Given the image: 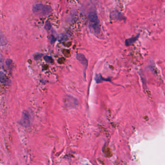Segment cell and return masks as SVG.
Segmentation results:
<instances>
[{
  "instance_id": "cell-9",
  "label": "cell",
  "mask_w": 165,
  "mask_h": 165,
  "mask_svg": "<svg viewBox=\"0 0 165 165\" xmlns=\"http://www.w3.org/2000/svg\"><path fill=\"white\" fill-rule=\"evenodd\" d=\"M50 43H52V44H53V43H54V42L56 41V38H55L53 36H50Z\"/></svg>"
},
{
  "instance_id": "cell-8",
  "label": "cell",
  "mask_w": 165,
  "mask_h": 165,
  "mask_svg": "<svg viewBox=\"0 0 165 165\" xmlns=\"http://www.w3.org/2000/svg\"><path fill=\"white\" fill-rule=\"evenodd\" d=\"M50 28H51V25H50V23L49 22H46L45 26V29L46 30H49Z\"/></svg>"
},
{
  "instance_id": "cell-5",
  "label": "cell",
  "mask_w": 165,
  "mask_h": 165,
  "mask_svg": "<svg viewBox=\"0 0 165 165\" xmlns=\"http://www.w3.org/2000/svg\"><path fill=\"white\" fill-rule=\"evenodd\" d=\"M76 58H77V59L78 61L80 62L81 64V65H83V66L84 67V76H85V73L86 70L87 69V66H88V60L86 58L84 55L81 54V53H78V54L77 56H76Z\"/></svg>"
},
{
  "instance_id": "cell-10",
  "label": "cell",
  "mask_w": 165,
  "mask_h": 165,
  "mask_svg": "<svg viewBox=\"0 0 165 165\" xmlns=\"http://www.w3.org/2000/svg\"><path fill=\"white\" fill-rule=\"evenodd\" d=\"M42 56V54H38L35 55L34 56V59L36 60H38L40 59L41 58Z\"/></svg>"
},
{
  "instance_id": "cell-7",
  "label": "cell",
  "mask_w": 165,
  "mask_h": 165,
  "mask_svg": "<svg viewBox=\"0 0 165 165\" xmlns=\"http://www.w3.org/2000/svg\"><path fill=\"white\" fill-rule=\"evenodd\" d=\"M44 60H45V61L49 63H52L53 62L52 58L51 57L49 56H45L44 57Z\"/></svg>"
},
{
  "instance_id": "cell-4",
  "label": "cell",
  "mask_w": 165,
  "mask_h": 165,
  "mask_svg": "<svg viewBox=\"0 0 165 165\" xmlns=\"http://www.w3.org/2000/svg\"><path fill=\"white\" fill-rule=\"evenodd\" d=\"M77 100L71 96L66 97L65 99V104L66 106L70 108H74L77 106Z\"/></svg>"
},
{
  "instance_id": "cell-2",
  "label": "cell",
  "mask_w": 165,
  "mask_h": 165,
  "mask_svg": "<svg viewBox=\"0 0 165 165\" xmlns=\"http://www.w3.org/2000/svg\"><path fill=\"white\" fill-rule=\"evenodd\" d=\"M33 11L34 14L41 16H46L52 12V9L49 5L43 4H37L33 8Z\"/></svg>"
},
{
  "instance_id": "cell-1",
  "label": "cell",
  "mask_w": 165,
  "mask_h": 165,
  "mask_svg": "<svg viewBox=\"0 0 165 165\" xmlns=\"http://www.w3.org/2000/svg\"><path fill=\"white\" fill-rule=\"evenodd\" d=\"M88 20L89 21L90 27L93 29L96 34L100 32V25L98 16L94 12H91L88 15Z\"/></svg>"
},
{
  "instance_id": "cell-6",
  "label": "cell",
  "mask_w": 165,
  "mask_h": 165,
  "mask_svg": "<svg viewBox=\"0 0 165 165\" xmlns=\"http://www.w3.org/2000/svg\"><path fill=\"white\" fill-rule=\"evenodd\" d=\"M1 81L2 83H6V84H9V82H10L9 81L8 78L6 77L5 74H4L3 72L1 73Z\"/></svg>"
},
{
  "instance_id": "cell-3",
  "label": "cell",
  "mask_w": 165,
  "mask_h": 165,
  "mask_svg": "<svg viewBox=\"0 0 165 165\" xmlns=\"http://www.w3.org/2000/svg\"><path fill=\"white\" fill-rule=\"evenodd\" d=\"M19 123L24 127H28L31 125V116L28 112L23 111Z\"/></svg>"
}]
</instances>
